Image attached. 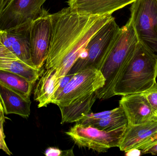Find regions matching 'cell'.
Returning <instances> with one entry per match:
<instances>
[{
  "label": "cell",
  "mask_w": 157,
  "mask_h": 156,
  "mask_svg": "<svg viewBox=\"0 0 157 156\" xmlns=\"http://www.w3.org/2000/svg\"><path fill=\"white\" fill-rule=\"evenodd\" d=\"M106 79L99 70L95 67L84 69L75 74L52 103L58 106H67L103 88Z\"/></svg>",
  "instance_id": "52a82bcc"
},
{
  "label": "cell",
  "mask_w": 157,
  "mask_h": 156,
  "mask_svg": "<svg viewBox=\"0 0 157 156\" xmlns=\"http://www.w3.org/2000/svg\"><path fill=\"white\" fill-rule=\"evenodd\" d=\"M50 16L51 33L45 67L56 69L58 78L69 73L92 36L113 17L79 13L69 6Z\"/></svg>",
  "instance_id": "6da1fadb"
},
{
  "label": "cell",
  "mask_w": 157,
  "mask_h": 156,
  "mask_svg": "<svg viewBox=\"0 0 157 156\" xmlns=\"http://www.w3.org/2000/svg\"><path fill=\"white\" fill-rule=\"evenodd\" d=\"M42 73L38 80L34 92V99L38 103V107H47L52 103L57 89V70L50 68Z\"/></svg>",
  "instance_id": "2e32d148"
},
{
  "label": "cell",
  "mask_w": 157,
  "mask_h": 156,
  "mask_svg": "<svg viewBox=\"0 0 157 156\" xmlns=\"http://www.w3.org/2000/svg\"><path fill=\"white\" fill-rule=\"evenodd\" d=\"M47 0H7L0 18V30L31 24Z\"/></svg>",
  "instance_id": "ba28073f"
},
{
  "label": "cell",
  "mask_w": 157,
  "mask_h": 156,
  "mask_svg": "<svg viewBox=\"0 0 157 156\" xmlns=\"http://www.w3.org/2000/svg\"><path fill=\"white\" fill-rule=\"evenodd\" d=\"M156 1H157V0H156Z\"/></svg>",
  "instance_id": "83f0119b"
},
{
  "label": "cell",
  "mask_w": 157,
  "mask_h": 156,
  "mask_svg": "<svg viewBox=\"0 0 157 156\" xmlns=\"http://www.w3.org/2000/svg\"><path fill=\"white\" fill-rule=\"evenodd\" d=\"M0 120L5 121L4 111L3 108L1 100H0Z\"/></svg>",
  "instance_id": "484cf974"
},
{
  "label": "cell",
  "mask_w": 157,
  "mask_h": 156,
  "mask_svg": "<svg viewBox=\"0 0 157 156\" xmlns=\"http://www.w3.org/2000/svg\"><path fill=\"white\" fill-rule=\"evenodd\" d=\"M75 74V73L68 74L66 75V76H64V77L59 78L57 90H56V92L54 93V98H53L52 102L62 92L63 89L66 87V85L68 84L73 77L74 76Z\"/></svg>",
  "instance_id": "7402d4cb"
},
{
  "label": "cell",
  "mask_w": 157,
  "mask_h": 156,
  "mask_svg": "<svg viewBox=\"0 0 157 156\" xmlns=\"http://www.w3.org/2000/svg\"><path fill=\"white\" fill-rule=\"evenodd\" d=\"M157 137V121L127 125L119 148L124 152L133 149L141 150Z\"/></svg>",
  "instance_id": "7c38bea8"
},
{
  "label": "cell",
  "mask_w": 157,
  "mask_h": 156,
  "mask_svg": "<svg viewBox=\"0 0 157 156\" xmlns=\"http://www.w3.org/2000/svg\"><path fill=\"white\" fill-rule=\"evenodd\" d=\"M63 152L56 147H50L46 149L44 154L47 156H60L63 155Z\"/></svg>",
  "instance_id": "d4e9b609"
},
{
  "label": "cell",
  "mask_w": 157,
  "mask_h": 156,
  "mask_svg": "<svg viewBox=\"0 0 157 156\" xmlns=\"http://www.w3.org/2000/svg\"><path fill=\"white\" fill-rule=\"evenodd\" d=\"M120 29L114 17L106 23L90 39L68 74L88 67L99 69L114 44Z\"/></svg>",
  "instance_id": "277c9868"
},
{
  "label": "cell",
  "mask_w": 157,
  "mask_h": 156,
  "mask_svg": "<svg viewBox=\"0 0 157 156\" xmlns=\"http://www.w3.org/2000/svg\"><path fill=\"white\" fill-rule=\"evenodd\" d=\"M90 125L100 130L110 131L128 125V121L123 110L119 106L117 111L113 114Z\"/></svg>",
  "instance_id": "d6986e66"
},
{
  "label": "cell",
  "mask_w": 157,
  "mask_h": 156,
  "mask_svg": "<svg viewBox=\"0 0 157 156\" xmlns=\"http://www.w3.org/2000/svg\"><path fill=\"white\" fill-rule=\"evenodd\" d=\"M140 151L141 155L151 154L157 155V137L143 147Z\"/></svg>",
  "instance_id": "cb8c5ba5"
},
{
  "label": "cell",
  "mask_w": 157,
  "mask_h": 156,
  "mask_svg": "<svg viewBox=\"0 0 157 156\" xmlns=\"http://www.w3.org/2000/svg\"><path fill=\"white\" fill-rule=\"evenodd\" d=\"M118 107L110 111H105L101 112L93 113L91 112L85 115L83 118L76 122V123L82 125H92V124L102 119H105L113 114L118 110Z\"/></svg>",
  "instance_id": "ffe728a7"
},
{
  "label": "cell",
  "mask_w": 157,
  "mask_h": 156,
  "mask_svg": "<svg viewBox=\"0 0 157 156\" xmlns=\"http://www.w3.org/2000/svg\"><path fill=\"white\" fill-rule=\"evenodd\" d=\"M0 70L13 72L34 82L38 80L43 70L25 63L0 44Z\"/></svg>",
  "instance_id": "5bb4252c"
},
{
  "label": "cell",
  "mask_w": 157,
  "mask_h": 156,
  "mask_svg": "<svg viewBox=\"0 0 157 156\" xmlns=\"http://www.w3.org/2000/svg\"><path fill=\"white\" fill-rule=\"evenodd\" d=\"M127 127L107 131L76 123L65 133L78 146L104 153L112 147H119Z\"/></svg>",
  "instance_id": "8992f818"
},
{
  "label": "cell",
  "mask_w": 157,
  "mask_h": 156,
  "mask_svg": "<svg viewBox=\"0 0 157 156\" xmlns=\"http://www.w3.org/2000/svg\"><path fill=\"white\" fill-rule=\"evenodd\" d=\"M119 104L126 115L128 125L157 121L156 113L143 93L122 96Z\"/></svg>",
  "instance_id": "30bf717a"
},
{
  "label": "cell",
  "mask_w": 157,
  "mask_h": 156,
  "mask_svg": "<svg viewBox=\"0 0 157 156\" xmlns=\"http://www.w3.org/2000/svg\"><path fill=\"white\" fill-rule=\"evenodd\" d=\"M157 114V83L146 91L143 93Z\"/></svg>",
  "instance_id": "44dd1931"
},
{
  "label": "cell",
  "mask_w": 157,
  "mask_h": 156,
  "mask_svg": "<svg viewBox=\"0 0 157 156\" xmlns=\"http://www.w3.org/2000/svg\"><path fill=\"white\" fill-rule=\"evenodd\" d=\"M4 121L0 120V150L3 151L9 156L13 155L12 152L9 150L5 142V135L4 132L3 124Z\"/></svg>",
  "instance_id": "603a6c76"
},
{
  "label": "cell",
  "mask_w": 157,
  "mask_h": 156,
  "mask_svg": "<svg viewBox=\"0 0 157 156\" xmlns=\"http://www.w3.org/2000/svg\"><path fill=\"white\" fill-rule=\"evenodd\" d=\"M157 56L138 42L113 90V96L146 91L156 82Z\"/></svg>",
  "instance_id": "7a4b0ae2"
},
{
  "label": "cell",
  "mask_w": 157,
  "mask_h": 156,
  "mask_svg": "<svg viewBox=\"0 0 157 156\" xmlns=\"http://www.w3.org/2000/svg\"><path fill=\"white\" fill-rule=\"evenodd\" d=\"M98 95L96 92L80 98L67 105L59 106L61 113V124L76 122L86 114L91 112V107Z\"/></svg>",
  "instance_id": "e0dca14e"
},
{
  "label": "cell",
  "mask_w": 157,
  "mask_h": 156,
  "mask_svg": "<svg viewBox=\"0 0 157 156\" xmlns=\"http://www.w3.org/2000/svg\"><path fill=\"white\" fill-rule=\"evenodd\" d=\"M136 0H69V7L81 14L102 16L112 14L115 11L132 4Z\"/></svg>",
  "instance_id": "4fadbf2b"
},
{
  "label": "cell",
  "mask_w": 157,
  "mask_h": 156,
  "mask_svg": "<svg viewBox=\"0 0 157 156\" xmlns=\"http://www.w3.org/2000/svg\"><path fill=\"white\" fill-rule=\"evenodd\" d=\"M0 100L5 114H15L25 119L30 114L31 101L0 84Z\"/></svg>",
  "instance_id": "9a60e30c"
},
{
  "label": "cell",
  "mask_w": 157,
  "mask_h": 156,
  "mask_svg": "<svg viewBox=\"0 0 157 156\" xmlns=\"http://www.w3.org/2000/svg\"><path fill=\"white\" fill-rule=\"evenodd\" d=\"M132 24L138 42L157 56V2L136 0L132 4Z\"/></svg>",
  "instance_id": "5b68a950"
},
{
  "label": "cell",
  "mask_w": 157,
  "mask_h": 156,
  "mask_svg": "<svg viewBox=\"0 0 157 156\" xmlns=\"http://www.w3.org/2000/svg\"><path fill=\"white\" fill-rule=\"evenodd\" d=\"M138 40L130 21L121 27L119 34L98 70L106 79L103 88L96 91L98 99L113 97V90L127 60L136 48Z\"/></svg>",
  "instance_id": "3957f363"
},
{
  "label": "cell",
  "mask_w": 157,
  "mask_h": 156,
  "mask_svg": "<svg viewBox=\"0 0 157 156\" xmlns=\"http://www.w3.org/2000/svg\"><path fill=\"white\" fill-rule=\"evenodd\" d=\"M50 14L42 9L30 27V51L34 67L40 69L45 64L49 48L51 33Z\"/></svg>",
  "instance_id": "9c48e42d"
},
{
  "label": "cell",
  "mask_w": 157,
  "mask_h": 156,
  "mask_svg": "<svg viewBox=\"0 0 157 156\" xmlns=\"http://www.w3.org/2000/svg\"><path fill=\"white\" fill-rule=\"evenodd\" d=\"M7 0H0V18L2 16L3 10L5 6Z\"/></svg>",
  "instance_id": "4316f807"
},
{
  "label": "cell",
  "mask_w": 157,
  "mask_h": 156,
  "mask_svg": "<svg viewBox=\"0 0 157 156\" xmlns=\"http://www.w3.org/2000/svg\"><path fill=\"white\" fill-rule=\"evenodd\" d=\"M31 24L13 29L0 30V44L22 61L34 67L31 61L30 51Z\"/></svg>",
  "instance_id": "8fae6325"
},
{
  "label": "cell",
  "mask_w": 157,
  "mask_h": 156,
  "mask_svg": "<svg viewBox=\"0 0 157 156\" xmlns=\"http://www.w3.org/2000/svg\"><path fill=\"white\" fill-rule=\"evenodd\" d=\"M35 83L18 74L0 70V84L25 98L30 99Z\"/></svg>",
  "instance_id": "ac0fdd59"
}]
</instances>
